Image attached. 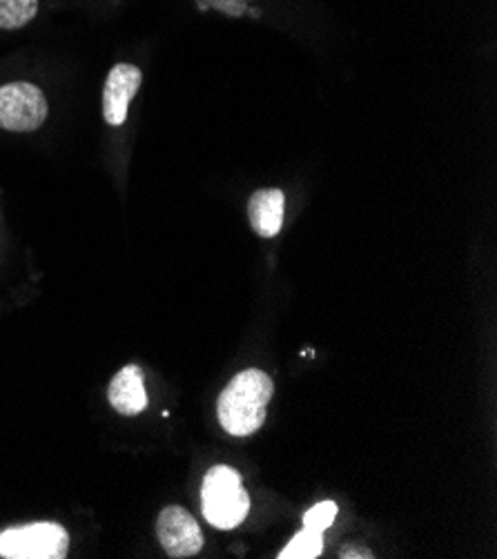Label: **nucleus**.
Returning a JSON list of instances; mask_svg holds the SVG:
<instances>
[{"mask_svg":"<svg viewBox=\"0 0 497 559\" xmlns=\"http://www.w3.org/2000/svg\"><path fill=\"white\" fill-rule=\"evenodd\" d=\"M274 383L263 370L239 372L218 397V421L235 437H248L265 421Z\"/></svg>","mask_w":497,"mask_h":559,"instance_id":"1","label":"nucleus"},{"mask_svg":"<svg viewBox=\"0 0 497 559\" xmlns=\"http://www.w3.org/2000/svg\"><path fill=\"white\" fill-rule=\"evenodd\" d=\"M201 509L203 518L218 531H233L246 520L250 497L235 468L214 466L208 471L201 488Z\"/></svg>","mask_w":497,"mask_h":559,"instance_id":"2","label":"nucleus"},{"mask_svg":"<svg viewBox=\"0 0 497 559\" xmlns=\"http://www.w3.org/2000/svg\"><path fill=\"white\" fill-rule=\"evenodd\" d=\"M70 537L61 524L38 522L0 533V555L8 559H63Z\"/></svg>","mask_w":497,"mask_h":559,"instance_id":"3","label":"nucleus"},{"mask_svg":"<svg viewBox=\"0 0 497 559\" xmlns=\"http://www.w3.org/2000/svg\"><path fill=\"white\" fill-rule=\"evenodd\" d=\"M47 98L40 87L19 81L0 87V128L8 132H34L47 119Z\"/></svg>","mask_w":497,"mask_h":559,"instance_id":"4","label":"nucleus"},{"mask_svg":"<svg viewBox=\"0 0 497 559\" xmlns=\"http://www.w3.org/2000/svg\"><path fill=\"white\" fill-rule=\"evenodd\" d=\"M156 537L170 557H192L203 548L199 522L181 507L163 509L156 520Z\"/></svg>","mask_w":497,"mask_h":559,"instance_id":"5","label":"nucleus"},{"mask_svg":"<svg viewBox=\"0 0 497 559\" xmlns=\"http://www.w3.org/2000/svg\"><path fill=\"white\" fill-rule=\"evenodd\" d=\"M143 74L132 63H119L109 70L103 87V119L107 126L119 128L128 119L132 98L141 87Z\"/></svg>","mask_w":497,"mask_h":559,"instance_id":"6","label":"nucleus"},{"mask_svg":"<svg viewBox=\"0 0 497 559\" xmlns=\"http://www.w3.org/2000/svg\"><path fill=\"white\" fill-rule=\"evenodd\" d=\"M107 400L119 415L134 417L147 408L145 374L137 364L121 368L107 388Z\"/></svg>","mask_w":497,"mask_h":559,"instance_id":"7","label":"nucleus"},{"mask_svg":"<svg viewBox=\"0 0 497 559\" xmlns=\"http://www.w3.org/2000/svg\"><path fill=\"white\" fill-rule=\"evenodd\" d=\"M284 212H286V197L277 188L257 190L248 201L250 228L263 239H272L280 235L284 226Z\"/></svg>","mask_w":497,"mask_h":559,"instance_id":"8","label":"nucleus"},{"mask_svg":"<svg viewBox=\"0 0 497 559\" xmlns=\"http://www.w3.org/2000/svg\"><path fill=\"white\" fill-rule=\"evenodd\" d=\"M38 14V0H0V29H21Z\"/></svg>","mask_w":497,"mask_h":559,"instance_id":"9","label":"nucleus"},{"mask_svg":"<svg viewBox=\"0 0 497 559\" xmlns=\"http://www.w3.org/2000/svg\"><path fill=\"white\" fill-rule=\"evenodd\" d=\"M323 550L321 533L304 528L295 535V539L280 552L282 559H315Z\"/></svg>","mask_w":497,"mask_h":559,"instance_id":"10","label":"nucleus"},{"mask_svg":"<svg viewBox=\"0 0 497 559\" xmlns=\"http://www.w3.org/2000/svg\"><path fill=\"white\" fill-rule=\"evenodd\" d=\"M335 518H338V504H335V501H319L317 507H312L304 515V528L315 531V533H323L326 528L333 526Z\"/></svg>","mask_w":497,"mask_h":559,"instance_id":"11","label":"nucleus"},{"mask_svg":"<svg viewBox=\"0 0 497 559\" xmlns=\"http://www.w3.org/2000/svg\"><path fill=\"white\" fill-rule=\"evenodd\" d=\"M194 3L201 12L216 10V12L226 14L230 19H239V16L250 12V8H248L250 0H194Z\"/></svg>","mask_w":497,"mask_h":559,"instance_id":"12","label":"nucleus"}]
</instances>
